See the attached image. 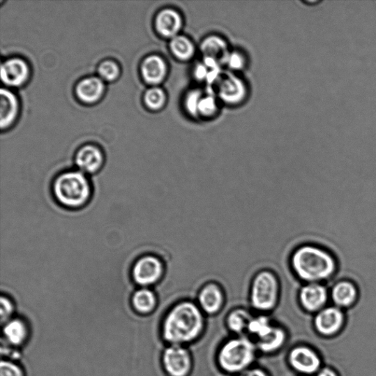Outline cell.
<instances>
[{"label":"cell","instance_id":"cell-20","mask_svg":"<svg viewBox=\"0 0 376 376\" xmlns=\"http://www.w3.org/2000/svg\"><path fill=\"white\" fill-rule=\"evenodd\" d=\"M0 124L3 129L15 121L18 112V102L15 94L7 89L0 91Z\"/></svg>","mask_w":376,"mask_h":376},{"label":"cell","instance_id":"cell-7","mask_svg":"<svg viewBox=\"0 0 376 376\" xmlns=\"http://www.w3.org/2000/svg\"><path fill=\"white\" fill-rule=\"evenodd\" d=\"M328 299V289L322 283L304 284L300 288L299 299L306 311L319 312L324 309Z\"/></svg>","mask_w":376,"mask_h":376},{"label":"cell","instance_id":"cell-8","mask_svg":"<svg viewBox=\"0 0 376 376\" xmlns=\"http://www.w3.org/2000/svg\"><path fill=\"white\" fill-rule=\"evenodd\" d=\"M163 365L171 376H186L190 368V358L183 347L173 345L163 354Z\"/></svg>","mask_w":376,"mask_h":376},{"label":"cell","instance_id":"cell-27","mask_svg":"<svg viewBox=\"0 0 376 376\" xmlns=\"http://www.w3.org/2000/svg\"><path fill=\"white\" fill-rule=\"evenodd\" d=\"M145 103L151 109L158 110L165 103V94L159 88H152L145 94Z\"/></svg>","mask_w":376,"mask_h":376},{"label":"cell","instance_id":"cell-24","mask_svg":"<svg viewBox=\"0 0 376 376\" xmlns=\"http://www.w3.org/2000/svg\"><path fill=\"white\" fill-rule=\"evenodd\" d=\"M285 339V336L283 330L273 326L266 336L259 339L258 346L264 352H271L281 347Z\"/></svg>","mask_w":376,"mask_h":376},{"label":"cell","instance_id":"cell-30","mask_svg":"<svg viewBox=\"0 0 376 376\" xmlns=\"http://www.w3.org/2000/svg\"><path fill=\"white\" fill-rule=\"evenodd\" d=\"M202 98V93L199 91H192L186 96V107L188 113L192 116L199 114V105Z\"/></svg>","mask_w":376,"mask_h":376},{"label":"cell","instance_id":"cell-13","mask_svg":"<svg viewBox=\"0 0 376 376\" xmlns=\"http://www.w3.org/2000/svg\"><path fill=\"white\" fill-rule=\"evenodd\" d=\"M289 361L296 370L306 374L317 372L320 366L318 356L306 347H298L292 350L289 355Z\"/></svg>","mask_w":376,"mask_h":376},{"label":"cell","instance_id":"cell-36","mask_svg":"<svg viewBox=\"0 0 376 376\" xmlns=\"http://www.w3.org/2000/svg\"><path fill=\"white\" fill-rule=\"evenodd\" d=\"M317 376H338L336 372H333L332 370L329 368L323 369L320 370Z\"/></svg>","mask_w":376,"mask_h":376},{"label":"cell","instance_id":"cell-4","mask_svg":"<svg viewBox=\"0 0 376 376\" xmlns=\"http://www.w3.org/2000/svg\"><path fill=\"white\" fill-rule=\"evenodd\" d=\"M280 281L276 274L271 270H261L255 275L250 283V303L259 311H271L280 299Z\"/></svg>","mask_w":376,"mask_h":376},{"label":"cell","instance_id":"cell-6","mask_svg":"<svg viewBox=\"0 0 376 376\" xmlns=\"http://www.w3.org/2000/svg\"><path fill=\"white\" fill-rule=\"evenodd\" d=\"M165 273V262L156 255H146L139 257L131 270L134 283L140 287H154L162 282Z\"/></svg>","mask_w":376,"mask_h":376},{"label":"cell","instance_id":"cell-10","mask_svg":"<svg viewBox=\"0 0 376 376\" xmlns=\"http://www.w3.org/2000/svg\"><path fill=\"white\" fill-rule=\"evenodd\" d=\"M225 300L224 290L216 283H208L200 288L198 294L199 306L207 314H215L220 311Z\"/></svg>","mask_w":376,"mask_h":376},{"label":"cell","instance_id":"cell-15","mask_svg":"<svg viewBox=\"0 0 376 376\" xmlns=\"http://www.w3.org/2000/svg\"><path fill=\"white\" fill-rule=\"evenodd\" d=\"M358 295L356 285L349 280L337 283L331 290V298L339 308H349L356 302Z\"/></svg>","mask_w":376,"mask_h":376},{"label":"cell","instance_id":"cell-35","mask_svg":"<svg viewBox=\"0 0 376 376\" xmlns=\"http://www.w3.org/2000/svg\"><path fill=\"white\" fill-rule=\"evenodd\" d=\"M239 376H267L262 370L259 369H254L246 370L241 373Z\"/></svg>","mask_w":376,"mask_h":376},{"label":"cell","instance_id":"cell-19","mask_svg":"<svg viewBox=\"0 0 376 376\" xmlns=\"http://www.w3.org/2000/svg\"><path fill=\"white\" fill-rule=\"evenodd\" d=\"M3 326L6 341L13 346H20L29 338V326L21 318H12Z\"/></svg>","mask_w":376,"mask_h":376},{"label":"cell","instance_id":"cell-16","mask_svg":"<svg viewBox=\"0 0 376 376\" xmlns=\"http://www.w3.org/2000/svg\"><path fill=\"white\" fill-rule=\"evenodd\" d=\"M158 303V295L152 288H137L131 297V306L133 310L135 313L144 315L154 311Z\"/></svg>","mask_w":376,"mask_h":376},{"label":"cell","instance_id":"cell-1","mask_svg":"<svg viewBox=\"0 0 376 376\" xmlns=\"http://www.w3.org/2000/svg\"><path fill=\"white\" fill-rule=\"evenodd\" d=\"M289 263L292 271L304 284H323L336 274L338 266L336 258L327 250L313 244L295 248Z\"/></svg>","mask_w":376,"mask_h":376},{"label":"cell","instance_id":"cell-32","mask_svg":"<svg viewBox=\"0 0 376 376\" xmlns=\"http://www.w3.org/2000/svg\"><path fill=\"white\" fill-rule=\"evenodd\" d=\"M0 376H24L22 368L13 362L2 360L0 364Z\"/></svg>","mask_w":376,"mask_h":376},{"label":"cell","instance_id":"cell-21","mask_svg":"<svg viewBox=\"0 0 376 376\" xmlns=\"http://www.w3.org/2000/svg\"><path fill=\"white\" fill-rule=\"evenodd\" d=\"M167 67L163 59L158 55H151L143 63L142 72L145 80L151 84L162 82L166 75Z\"/></svg>","mask_w":376,"mask_h":376},{"label":"cell","instance_id":"cell-18","mask_svg":"<svg viewBox=\"0 0 376 376\" xmlns=\"http://www.w3.org/2000/svg\"><path fill=\"white\" fill-rule=\"evenodd\" d=\"M201 50L204 59H212L219 65L227 63L230 54L225 41L214 36L203 41Z\"/></svg>","mask_w":376,"mask_h":376},{"label":"cell","instance_id":"cell-17","mask_svg":"<svg viewBox=\"0 0 376 376\" xmlns=\"http://www.w3.org/2000/svg\"><path fill=\"white\" fill-rule=\"evenodd\" d=\"M182 26V17L178 12L172 9L162 10L156 19L157 30L165 37H176Z\"/></svg>","mask_w":376,"mask_h":376},{"label":"cell","instance_id":"cell-12","mask_svg":"<svg viewBox=\"0 0 376 376\" xmlns=\"http://www.w3.org/2000/svg\"><path fill=\"white\" fill-rule=\"evenodd\" d=\"M344 315L338 306H329L318 312L315 323L317 331L324 336H332L343 326Z\"/></svg>","mask_w":376,"mask_h":376},{"label":"cell","instance_id":"cell-14","mask_svg":"<svg viewBox=\"0 0 376 376\" xmlns=\"http://www.w3.org/2000/svg\"><path fill=\"white\" fill-rule=\"evenodd\" d=\"M29 75L27 64L19 59L6 61L1 66V78L6 84L18 87L22 84Z\"/></svg>","mask_w":376,"mask_h":376},{"label":"cell","instance_id":"cell-9","mask_svg":"<svg viewBox=\"0 0 376 376\" xmlns=\"http://www.w3.org/2000/svg\"><path fill=\"white\" fill-rule=\"evenodd\" d=\"M216 82L218 94L223 101L229 104H236L244 99L246 89L240 78L232 74H227L220 76Z\"/></svg>","mask_w":376,"mask_h":376},{"label":"cell","instance_id":"cell-34","mask_svg":"<svg viewBox=\"0 0 376 376\" xmlns=\"http://www.w3.org/2000/svg\"><path fill=\"white\" fill-rule=\"evenodd\" d=\"M209 73V68L204 64H200L196 68V71H195V75L199 80L206 79L207 75Z\"/></svg>","mask_w":376,"mask_h":376},{"label":"cell","instance_id":"cell-33","mask_svg":"<svg viewBox=\"0 0 376 376\" xmlns=\"http://www.w3.org/2000/svg\"><path fill=\"white\" fill-rule=\"evenodd\" d=\"M232 69H241L244 66V59L242 55L238 52L230 53L227 63Z\"/></svg>","mask_w":376,"mask_h":376},{"label":"cell","instance_id":"cell-3","mask_svg":"<svg viewBox=\"0 0 376 376\" xmlns=\"http://www.w3.org/2000/svg\"><path fill=\"white\" fill-rule=\"evenodd\" d=\"M52 193L55 201L63 207L78 210L89 204L93 189L89 177L80 171L70 170L54 178Z\"/></svg>","mask_w":376,"mask_h":376},{"label":"cell","instance_id":"cell-11","mask_svg":"<svg viewBox=\"0 0 376 376\" xmlns=\"http://www.w3.org/2000/svg\"><path fill=\"white\" fill-rule=\"evenodd\" d=\"M75 164L78 171L93 176L100 172L104 164V157L98 148L87 146L77 153Z\"/></svg>","mask_w":376,"mask_h":376},{"label":"cell","instance_id":"cell-22","mask_svg":"<svg viewBox=\"0 0 376 376\" xmlns=\"http://www.w3.org/2000/svg\"><path fill=\"white\" fill-rule=\"evenodd\" d=\"M103 91V82L97 77L84 79L79 83L77 87L79 98L86 103H93L98 100Z\"/></svg>","mask_w":376,"mask_h":376},{"label":"cell","instance_id":"cell-31","mask_svg":"<svg viewBox=\"0 0 376 376\" xmlns=\"http://www.w3.org/2000/svg\"><path fill=\"white\" fill-rule=\"evenodd\" d=\"M99 73L105 80L110 81L114 80L118 77L119 69L115 63L112 61H105L100 65Z\"/></svg>","mask_w":376,"mask_h":376},{"label":"cell","instance_id":"cell-25","mask_svg":"<svg viewBox=\"0 0 376 376\" xmlns=\"http://www.w3.org/2000/svg\"><path fill=\"white\" fill-rule=\"evenodd\" d=\"M253 317L250 313L243 310L238 309L232 311L228 317L227 322L231 330L235 332L241 333L248 326Z\"/></svg>","mask_w":376,"mask_h":376},{"label":"cell","instance_id":"cell-28","mask_svg":"<svg viewBox=\"0 0 376 376\" xmlns=\"http://www.w3.org/2000/svg\"><path fill=\"white\" fill-rule=\"evenodd\" d=\"M0 318L1 324L4 325L12 319L13 313L15 312L16 306L13 301L7 296L3 295L0 298Z\"/></svg>","mask_w":376,"mask_h":376},{"label":"cell","instance_id":"cell-2","mask_svg":"<svg viewBox=\"0 0 376 376\" xmlns=\"http://www.w3.org/2000/svg\"><path fill=\"white\" fill-rule=\"evenodd\" d=\"M202 310L191 301L175 304L164 319L163 337L165 340L178 345L196 338L203 327Z\"/></svg>","mask_w":376,"mask_h":376},{"label":"cell","instance_id":"cell-29","mask_svg":"<svg viewBox=\"0 0 376 376\" xmlns=\"http://www.w3.org/2000/svg\"><path fill=\"white\" fill-rule=\"evenodd\" d=\"M218 107L215 97L209 95L202 97L199 105V114L204 116H213L217 111Z\"/></svg>","mask_w":376,"mask_h":376},{"label":"cell","instance_id":"cell-5","mask_svg":"<svg viewBox=\"0 0 376 376\" xmlns=\"http://www.w3.org/2000/svg\"><path fill=\"white\" fill-rule=\"evenodd\" d=\"M255 356V347L246 338H236L229 341L222 347L219 354L220 365L231 373L245 370L252 364Z\"/></svg>","mask_w":376,"mask_h":376},{"label":"cell","instance_id":"cell-23","mask_svg":"<svg viewBox=\"0 0 376 376\" xmlns=\"http://www.w3.org/2000/svg\"><path fill=\"white\" fill-rule=\"evenodd\" d=\"M171 50L175 57L179 60H190L194 54L195 47L191 40L182 36L173 38L171 43Z\"/></svg>","mask_w":376,"mask_h":376},{"label":"cell","instance_id":"cell-26","mask_svg":"<svg viewBox=\"0 0 376 376\" xmlns=\"http://www.w3.org/2000/svg\"><path fill=\"white\" fill-rule=\"evenodd\" d=\"M273 326L271 324L269 319L266 316L253 317L248 326V330L259 339L266 336Z\"/></svg>","mask_w":376,"mask_h":376}]
</instances>
